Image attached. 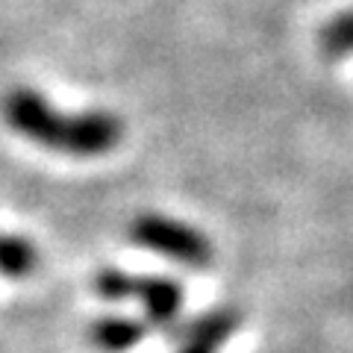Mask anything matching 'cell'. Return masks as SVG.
<instances>
[{"label":"cell","instance_id":"obj_2","mask_svg":"<svg viewBox=\"0 0 353 353\" xmlns=\"http://www.w3.org/2000/svg\"><path fill=\"white\" fill-rule=\"evenodd\" d=\"M127 236L132 245L171 259L185 268H206L215 259V248L201 230L180 218H168L159 212H141L130 221Z\"/></svg>","mask_w":353,"mask_h":353},{"label":"cell","instance_id":"obj_5","mask_svg":"<svg viewBox=\"0 0 353 353\" xmlns=\"http://www.w3.org/2000/svg\"><path fill=\"white\" fill-rule=\"evenodd\" d=\"M150 324L132 315H103L88 327V341L101 353H127L148 339Z\"/></svg>","mask_w":353,"mask_h":353},{"label":"cell","instance_id":"obj_3","mask_svg":"<svg viewBox=\"0 0 353 353\" xmlns=\"http://www.w3.org/2000/svg\"><path fill=\"white\" fill-rule=\"evenodd\" d=\"M136 301L141 303L145 321L157 330H174L183 315L185 292L174 277H162V274H145L139 277L136 285Z\"/></svg>","mask_w":353,"mask_h":353},{"label":"cell","instance_id":"obj_1","mask_svg":"<svg viewBox=\"0 0 353 353\" xmlns=\"http://www.w3.org/2000/svg\"><path fill=\"white\" fill-rule=\"evenodd\" d=\"M0 115L15 136L77 159L106 157L124 139V121L109 109L62 112L41 92L27 85L9 88L0 101Z\"/></svg>","mask_w":353,"mask_h":353},{"label":"cell","instance_id":"obj_4","mask_svg":"<svg viewBox=\"0 0 353 353\" xmlns=\"http://www.w3.org/2000/svg\"><path fill=\"white\" fill-rule=\"evenodd\" d=\"M239 324H241V318L236 309H230V306L209 309V312L197 315L194 321L183 327L176 353H218L221 345L239 330Z\"/></svg>","mask_w":353,"mask_h":353},{"label":"cell","instance_id":"obj_7","mask_svg":"<svg viewBox=\"0 0 353 353\" xmlns=\"http://www.w3.org/2000/svg\"><path fill=\"white\" fill-rule=\"evenodd\" d=\"M94 292L101 301L109 303H124V301H136V285H139V274L121 271V268H101L94 274Z\"/></svg>","mask_w":353,"mask_h":353},{"label":"cell","instance_id":"obj_6","mask_svg":"<svg viewBox=\"0 0 353 353\" xmlns=\"http://www.w3.org/2000/svg\"><path fill=\"white\" fill-rule=\"evenodd\" d=\"M39 268V248L27 236L0 233V274L9 280H24Z\"/></svg>","mask_w":353,"mask_h":353}]
</instances>
